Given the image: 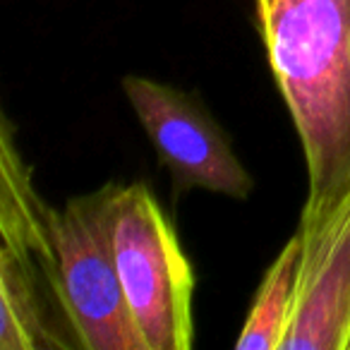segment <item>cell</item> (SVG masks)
I'll use <instances>...</instances> for the list:
<instances>
[{
    "label": "cell",
    "mask_w": 350,
    "mask_h": 350,
    "mask_svg": "<svg viewBox=\"0 0 350 350\" xmlns=\"http://www.w3.org/2000/svg\"><path fill=\"white\" fill-rule=\"evenodd\" d=\"M49 230L55 286L77 350H146L113 257L106 185L51 211Z\"/></svg>",
    "instance_id": "obj_3"
},
{
    "label": "cell",
    "mask_w": 350,
    "mask_h": 350,
    "mask_svg": "<svg viewBox=\"0 0 350 350\" xmlns=\"http://www.w3.org/2000/svg\"><path fill=\"white\" fill-rule=\"evenodd\" d=\"M302 240L295 233L264 271L247 319L235 348L243 350H283L295 310V286L300 269Z\"/></svg>",
    "instance_id": "obj_6"
},
{
    "label": "cell",
    "mask_w": 350,
    "mask_h": 350,
    "mask_svg": "<svg viewBox=\"0 0 350 350\" xmlns=\"http://www.w3.org/2000/svg\"><path fill=\"white\" fill-rule=\"evenodd\" d=\"M113 257L146 350L195 343V269L146 183H106Z\"/></svg>",
    "instance_id": "obj_2"
},
{
    "label": "cell",
    "mask_w": 350,
    "mask_h": 350,
    "mask_svg": "<svg viewBox=\"0 0 350 350\" xmlns=\"http://www.w3.org/2000/svg\"><path fill=\"white\" fill-rule=\"evenodd\" d=\"M300 269L286 348L350 350V183L300 216Z\"/></svg>",
    "instance_id": "obj_5"
},
{
    "label": "cell",
    "mask_w": 350,
    "mask_h": 350,
    "mask_svg": "<svg viewBox=\"0 0 350 350\" xmlns=\"http://www.w3.org/2000/svg\"><path fill=\"white\" fill-rule=\"evenodd\" d=\"M122 92L161 165L168 170L173 200H180L190 190L216 192L233 200L252 195V175L240 163L228 135L197 94L142 75L122 77Z\"/></svg>",
    "instance_id": "obj_4"
},
{
    "label": "cell",
    "mask_w": 350,
    "mask_h": 350,
    "mask_svg": "<svg viewBox=\"0 0 350 350\" xmlns=\"http://www.w3.org/2000/svg\"><path fill=\"white\" fill-rule=\"evenodd\" d=\"M254 17L307 165L302 211L350 183V0H254Z\"/></svg>",
    "instance_id": "obj_1"
}]
</instances>
